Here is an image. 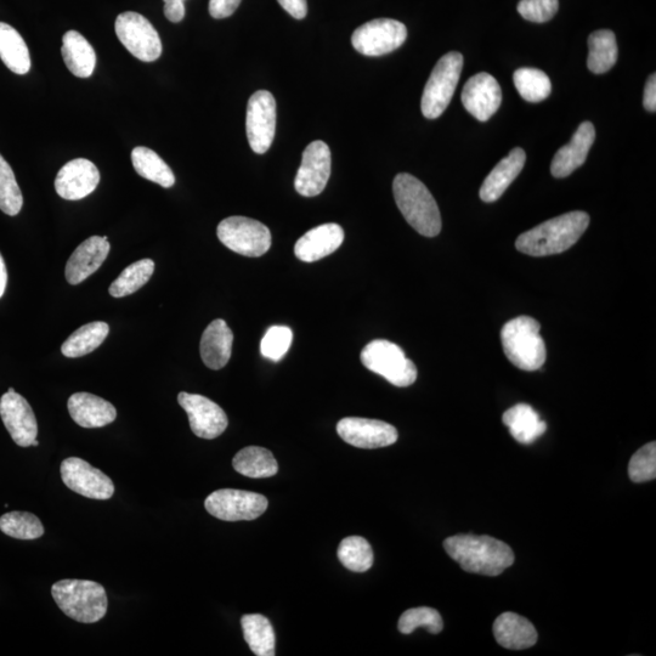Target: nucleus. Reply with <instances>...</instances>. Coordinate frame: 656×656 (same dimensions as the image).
I'll use <instances>...</instances> for the list:
<instances>
[{
    "mask_svg": "<svg viewBox=\"0 0 656 656\" xmlns=\"http://www.w3.org/2000/svg\"><path fill=\"white\" fill-rule=\"evenodd\" d=\"M446 553L467 573L499 576L514 563L512 548L490 536L461 534L444 541Z\"/></svg>",
    "mask_w": 656,
    "mask_h": 656,
    "instance_id": "nucleus-1",
    "label": "nucleus"
},
{
    "mask_svg": "<svg viewBox=\"0 0 656 656\" xmlns=\"http://www.w3.org/2000/svg\"><path fill=\"white\" fill-rule=\"evenodd\" d=\"M590 225V216L581 211L569 212L547 220L520 235L516 241L519 252L531 257H546L568 251Z\"/></svg>",
    "mask_w": 656,
    "mask_h": 656,
    "instance_id": "nucleus-2",
    "label": "nucleus"
},
{
    "mask_svg": "<svg viewBox=\"0 0 656 656\" xmlns=\"http://www.w3.org/2000/svg\"><path fill=\"white\" fill-rule=\"evenodd\" d=\"M393 192L401 214L418 234L426 237L440 234L439 207L421 180L411 174H398L394 179Z\"/></svg>",
    "mask_w": 656,
    "mask_h": 656,
    "instance_id": "nucleus-3",
    "label": "nucleus"
},
{
    "mask_svg": "<svg viewBox=\"0 0 656 656\" xmlns=\"http://www.w3.org/2000/svg\"><path fill=\"white\" fill-rule=\"evenodd\" d=\"M540 328L539 322L530 316H519L503 326V352L518 369L536 371L545 365L546 344L540 335Z\"/></svg>",
    "mask_w": 656,
    "mask_h": 656,
    "instance_id": "nucleus-4",
    "label": "nucleus"
},
{
    "mask_svg": "<svg viewBox=\"0 0 656 656\" xmlns=\"http://www.w3.org/2000/svg\"><path fill=\"white\" fill-rule=\"evenodd\" d=\"M52 596L62 613L83 624L103 619L109 605L105 588L88 580L58 581L52 587Z\"/></svg>",
    "mask_w": 656,
    "mask_h": 656,
    "instance_id": "nucleus-5",
    "label": "nucleus"
},
{
    "mask_svg": "<svg viewBox=\"0 0 656 656\" xmlns=\"http://www.w3.org/2000/svg\"><path fill=\"white\" fill-rule=\"evenodd\" d=\"M462 69L463 56L457 52L445 54L435 65L421 101L423 116L428 120H437L448 109Z\"/></svg>",
    "mask_w": 656,
    "mask_h": 656,
    "instance_id": "nucleus-6",
    "label": "nucleus"
},
{
    "mask_svg": "<svg viewBox=\"0 0 656 656\" xmlns=\"http://www.w3.org/2000/svg\"><path fill=\"white\" fill-rule=\"evenodd\" d=\"M361 363L395 387H409L417 380V369L397 344L377 339L361 352Z\"/></svg>",
    "mask_w": 656,
    "mask_h": 656,
    "instance_id": "nucleus-7",
    "label": "nucleus"
},
{
    "mask_svg": "<svg viewBox=\"0 0 656 656\" xmlns=\"http://www.w3.org/2000/svg\"><path fill=\"white\" fill-rule=\"evenodd\" d=\"M217 235L225 247L245 257H262L271 247L270 230L251 218H226L218 225Z\"/></svg>",
    "mask_w": 656,
    "mask_h": 656,
    "instance_id": "nucleus-8",
    "label": "nucleus"
},
{
    "mask_svg": "<svg viewBox=\"0 0 656 656\" xmlns=\"http://www.w3.org/2000/svg\"><path fill=\"white\" fill-rule=\"evenodd\" d=\"M116 35L128 52L144 62H154L162 55V42L154 25L133 11L118 15Z\"/></svg>",
    "mask_w": 656,
    "mask_h": 656,
    "instance_id": "nucleus-9",
    "label": "nucleus"
},
{
    "mask_svg": "<svg viewBox=\"0 0 656 656\" xmlns=\"http://www.w3.org/2000/svg\"><path fill=\"white\" fill-rule=\"evenodd\" d=\"M205 507L211 516L224 522H240L262 516L267 511L268 500L256 492L222 489L207 497Z\"/></svg>",
    "mask_w": 656,
    "mask_h": 656,
    "instance_id": "nucleus-10",
    "label": "nucleus"
},
{
    "mask_svg": "<svg viewBox=\"0 0 656 656\" xmlns=\"http://www.w3.org/2000/svg\"><path fill=\"white\" fill-rule=\"evenodd\" d=\"M407 38L404 24L392 19H377L366 22L355 30L352 44L356 52L365 56H382L393 53Z\"/></svg>",
    "mask_w": 656,
    "mask_h": 656,
    "instance_id": "nucleus-11",
    "label": "nucleus"
},
{
    "mask_svg": "<svg viewBox=\"0 0 656 656\" xmlns=\"http://www.w3.org/2000/svg\"><path fill=\"white\" fill-rule=\"evenodd\" d=\"M246 130L248 143L256 154H265L273 145L276 133V101L268 90H258L248 101Z\"/></svg>",
    "mask_w": 656,
    "mask_h": 656,
    "instance_id": "nucleus-12",
    "label": "nucleus"
},
{
    "mask_svg": "<svg viewBox=\"0 0 656 656\" xmlns=\"http://www.w3.org/2000/svg\"><path fill=\"white\" fill-rule=\"evenodd\" d=\"M61 479L67 488L88 499L110 500L115 494L112 480L82 458H66L61 463Z\"/></svg>",
    "mask_w": 656,
    "mask_h": 656,
    "instance_id": "nucleus-13",
    "label": "nucleus"
},
{
    "mask_svg": "<svg viewBox=\"0 0 656 656\" xmlns=\"http://www.w3.org/2000/svg\"><path fill=\"white\" fill-rule=\"evenodd\" d=\"M330 177V147L324 141H313L303 152L302 164L294 180V189L304 197H315L325 190Z\"/></svg>",
    "mask_w": 656,
    "mask_h": 656,
    "instance_id": "nucleus-14",
    "label": "nucleus"
},
{
    "mask_svg": "<svg viewBox=\"0 0 656 656\" xmlns=\"http://www.w3.org/2000/svg\"><path fill=\"white\" fill-rule=\"evenodd\" d=\"M337 433L359 449H380L397 443L399 434L392 424L369 418L347 417L337 424Z\"/></svg>",
    "mask_w": 656,
    "mask_h": 656,
    "instance_id": "nucleus-15",
    "label": "nucleus"
},
{
    "mask_svg": "<svg viewBox=\"0 0 656 656\" xmlns=\"http://www.w3.org/2000/svg\"><path fill=\"white\" fill-rule=\"evenodd\" d=\"M178 403L188 414L191 431L202 439H216L228 428V416L222 407L199 394L180 393Z\"/></svg>",
    "mask_w": 656,
    "mask_h": 656,
    "instance_id": "nucleus-16",
    "label": "nucleus"
},
{
    "mask_svg": "<svg viewBox=\"0 0 656 656\" xmlns=\"http://www.w3.org/2000/svg\"><path fill=\"white\" fill-rule=\"evenodd\" d=\"M0 417L15 444L21 448L32 446L38 435L35 412L14 388H9L8 393L0 399Z\"/></svg>",
    "mask_w": 656,
    "mask_h": 656,
    "instance_id": "nucleus-17",
    "label": "nucleus"
},
{
    "mask_svg": "<svg viewBox=\"0 0 656 656\" xmlns=\"http://www.w3.org/2000/svg\"><path fill=\"white\" fill-rule=\"evenodd\" d=\"M99 183L98 167L86 158H77L60 169L55 179V190L64 200L78 201L93 194Z\"/></svg>",
    "mask_w": 656,
    "mask_h": 656,
    "instance_id": "nucleus-18",
    "label": "nucleus"
},
{
    "mask_svg": "<svg viewBox=\"0 0 656 656\" xmlns=\"http://www.w3.org/2000/svg\"><path fill=\"white\" fill-rule=\"evenodd\" d=\"M502 89L495 77L482 72L469 78L462 92V104L480 122L489 121L500 109Z\"/></svg>",
    "mask_w": 656,
    "mask_h": 656,
    "instance_id": "nucleus-19",
    "label": "nucleus"
},
{
    "mask_svg": "<svg viewBox=\"0 0 656 656\" xmlns=\"http://www.w3.org/2000/svg\"><path fill=\"white\" fill-rule=\"evenodd\" d=\"M110 243L107 236H92L83 241L72 253L66 264V280L71 285L81 284L90 275L98 271L110 253Z\"/></svg>",
    "mask_w": 656,
    "mask_h": 656,
    "instance_id": "nucleus-20",
    "label": "nucleus"
},
{
    "mask_svg": "<svg viewBox=\"0 0 656 656\" xmlns=\"http://www.w3.org/2000/svg\"><path fill=\"white\" fill-rule=\"evenodd\" d=\"M595 139V126L591 122L581 123L570 143L563 146L554 155L551 164L553 177L558 179L567 178L576 169L580 168L586 162L588 152L595 143Z\"/></svg>",
    "mask_w": 656,
    "mask_h": 656,
    "instance_id": "nucleus-21",
    "label": "nucleus"
},
{
    "mask_svg": "<svg viewBox=\"0 0 656 656\" xmlns=\"http://www.w3.org/2000/svg\"><path fill=\"white\" fill-rule=\"evenodd\" d=\"M344 241L341 225L330 223L308 231L294 246L296 257L302 262L313 263L335 253Z\"/></svg>",
    "mask_w": 656,
    "mask_h": 656,
    "instance_id": "nucleus-22",
    "label": "nucleus"
},
{
    "mask_svg": "<svg viewBox=\"0 0 656 656\" xmlns=\"http://www.w3.org/2000/svg\"><path fill=\"white\" fill-rule=\"evenodd\" d=\"M67 407L72 420L83 428H103L117 417L115 406L89 393L73 394Z\"/></svg>",
    "mask_w": 656,
    "mask_h": 656,
    "instance_id": "nucleus-23",
    "label": "nucleus"
},
{
    "mask_svg": "<svg viewBox=\"0 0 656 656\" xmlns=\"http://www.w3.org/2000/svg\"><path fill=\"white\" fill-rule=\"evenodd\" d=\"M234 335L222 319L209 324L203 332L200 352L203 363L211 370H222L233 353Z\"/></svg>",
    "mask_w": 656,
    "mask_h": 656,
    "instance_id": "nucleus-24",
    "label": "nucleus"
},
{
    "mask_svg": "<svg viewBox=\"0 0 656 656\" xmlns=\"http://www.w3.org/2000/svg\"><path fill=\"white\" fill-rule=\"evenodd\" d=\"M525 161H527L525 151L520 147L513 149L510 155L503 158L484 180L479 192L480 199L486 203L499 200L523 171Z\"/></svg>",
    "mask_w": 656,
    "mask_h": 656,
    "instance_id": "nucleus-25",
    "label": "nucleus"
},
{
    "mask_svg": "<svg viewBox=\"0 0 656 656\" xmlns=\"http://www.w3.org/2000/svg\"><path fill=\"white\" fill-rule=\"evenodd\" d=\"M494 636L501 647L524 650L534 647L537 631L528 619L516 613H503L494 622Z\"/></svg>",
    "mask_w": 656,
    "mask_h": 656,
    "instance_id": "nucleus-26",
    "label": "nucleus"
},
{
    "mask_svg": "<svg viewBox=\"0 0 656 656\" xmlns=\"http://www.w3.org/2000/svg\"><path fill=\"white\" fill-rule=\"evenodd\" d=\"M514 440L524 445L533 444L547 431L546 422L528 404H518L507 410L502 417Z\"/></svg>",
    "mask_w": 656,
    "mask_h": 656,
    "instance_id": "nucleus-27",
    "label": "nucleus"
},
{
    "mask_svg": "<svg viewBox=\"0 0 656 656\" xmlns=\"http://www.w3.org/2000/svg\"><path fill=\"white\" fill-rule=\"evenodd\" d=\"M62 58L67 69L79 78L93 75L96 66V54L92 45L77 31L66 32L62 37Z\"/></svg>",
    "mask_w": 656,
    "mask_h": 656,
    "instance_id": "nucleus-28",
    "label": "nucleus"
},
{
    "mask_svg": "<svg viewBox=\"0 0 656 656\" xmlns=\"http://www.w3.org/2000/svg\"><path fill=\"white\" fill-rule=\"evenodd\" d=\"M0 59L16 75L31 70V55L20 33L5 22H0Z\"/></svg>",
    "mask_w": 656,
    "mask_h": 656,
    "instance_id": "nucleus-29",
    "label": "nucleus"
},
{
    "mask_svg": "<svg viewBox=\"0 0 656 656\" xmlns=\"http://www.w3.org/2000/svg\"><path fill=\"white\" fill-rule=\"evenodd\" d=\"M233 466L237 473L253 479L274 477L279 472L274 455L259 446H248L237 452Z\"/></svg>",
    "mask_w": 656,
    "mask_h": 656,
    "instance_id": "nucleus-30",
    "label": "nucleus"
},
{
    "mask_svg": "<svg viewBox=\"0 0 656 656\" xmlns=\"http://www.w3.org/2000/svg\"><path fill=\"white\" fill-rule=\"evenodd\" d=\"M110 326L103 321L90 322L79 327L76 332L62 344L61 353L66 358H81L98 349L109 336Z\"/></svg>",
    "mask_w": 656,
    "mask_h": 656,
    "instance_id": "nucleus-31",
    "label": "nucleus"
},
{
    "mask_svg": "<svg viewBox=\"0 0 656 656\" xmlns=\"http://www.w3.org/2000/svg\"><path fill=\"white\" fill-rule=\"evenodd\" d=\"M132 163L141 178L161 185L164 189L172 188L175 177L171 167L149 147L138 146L132 151Z\"/></svg>",
    "mask_w": 656,
    "mask_h": 656,
    "instance_id": "nucleus-32",
    "label": "nucleus"
},
{
    "mask_svg": "<svg viewBox=\"0 0 656 656\" xmlns=\"http://www.w3.org/2000/svg\"><path fill=\"white\" fill-rule=\"evenodd\" d=\"M588 49H590L587 59L588 70L596 75H603L613 69L619 54L614 32L601 30L591 33L588 38Z\"/></svg>",
    "mask_w": 656,
    "mask_h": 656,
    "instance_id": "nucleus-33",
    "label": "nucleus"
},
{
    "mask_svg": "<svg viewBox=\"0 0 656 656\" xmlns=\"http://www.w3.org/2000/svg\"><path fill=\"white\" fill-rule=\"evenodd\" d=\"M241 626L243 637H245L254 655H275V632L270 621L264 615H243Z\"/></svg>",
    "mask_w": 656,
    "mask_h": 656,
    "instance_id": "nucleus-34",
    "label": "nucleus"
},
{
    "mask_svg": "<svg viewBox=\"0 0 656 656\" xmlns=\"http://www.w3.org/2000/svg\"><path fill=\"white\" fill-rule=\"evenodd\" d=\"M154 271L155 263L151 259H141L129 265L110 286L111 296L113 298H123L139 291L141 287H144L150 281Z\"/></svg>",
    "mask_w": 656,
    "mask_h": 656,
    "instance_id": "nucleus-35",
    "label": "nucleus"
},
{
    "mask_svg": "<svg viewBox=\"0 0 656 656\" xmlns=\"http://www.w3.org/2000/svg\"><path fill=\"white\" fill-rule=\"evenodd\" d=\"M338 559L350 571L365 573L373 564L372 548L361 536H350L338 547Z\"/></svg>",
    "mask_w": 656,
    "mask_h": 656,
    "instance_id": "nucleus-36",
    "label": "nucleus"
},
{
    "mask_svg": "<svg viewBox=\"0 0 656 656\" xmlns=\"http://www.w3.org/2000/svg\"><path fill=\"white\" fill-rule=\"evenodd\" d=\"M513 81L520 96L529 103H541L552 92L550 78L537 69H519L514 72Z\"/></svg>",
    "mask_w": 656,
    "mask_h": 656,
    "instance_id": "nucleus-37",
    "label": "nucleus"
},
{
    "mask_svg": "<svg viewBox=\"0 0 656 656\" xmlns=\"http://www.w3.org/2000/svg\"><path fill=\"white\" fill-rule=\"evenodd\" d=\"M0 530L5 535L19 540H36L44 535V527L35 514L10 512L0 517Z\"/></svg>",
    "mask_w": 656,
    "mask_h": 656,
    "instance_id": "nucleus-38",
    "label": "nucleus"
},
{
    "mask_svg": "<svg viewBox=\"0 0 656 656\" xmlns=\"http://www.w3.org/2000/svg\"><path fill=\"white\" fill-rule=\"evenodd\" d=\"M24 206V197L13 168L0 155V211L10 217L18 216Z\"/></svg>",
    "mask_w": 656,
    "mask_h": 656,
    "instance_id": "nucleus-39",
    "label": "nucleus"
},
{
    "mask_svg": "<svg viewBox=\"0 0 656 656\" xmlns=\"http://www.w3.org/2000/svg\"><path fill=\"white\" fill-rule=\"evenodd\" d=\"M418 627H426L433 635H438L444 629V621L438 610L432 608L421 607L406 610L399 619V631L404 635H410Z\"/></svg>",
    "mask_w": 656,
    "mask_h": 656,
    "instance_id": "nucleus-40",
    "label": "nucleus"
},
{
    "mask_svg": "<svg viewBox=\"0 0 656 656\" xmlns=\"http://www.w3.org/2000/svg\"><path fill=\"white\" fill-rule=\"evenodd\" d=\"M293 332L290 327H270L260 343V352L264 358L271 361H280L291 348Z\"/></svg>",
    "mask_w": 656,
    "mask_h": 656,
    "instance_id": "nucleus-41",
    "label": "nucleus"
},
{
    "mask_svg": "<svg viewBox=\"0 0 656 656\" xmlns=\"http://www.w3.org/2000/svg\"><path fill=\"white\" fill-rule=\"evenodd\" d=\"M629 477L633 483H646L656 478V444L649 443L632 456Z\"/></svg>",
    "mask_w": 656,
    "mask_h": 656,
    "instance_id": "nucleus-42",
    "label": "nucleus"
},
{
    "mask_svg": "<svg viewBox=\"0 0 656 656\" xmlns=\"http://www.w3.org/2000/svg\"><path fill=\"white\" fill-rule=\"evenodd\" d=\"M558 8V0H520L517 10L525 20L544 24L554 18Z\"/></svg>",
    "mask_w": 656,
    "mask_h": 656,
    "instance_id": "nucleus-43",
    "label": "nucleus"
},
{
    "mask_svg": "<svg viewBox=\"0 0 656 656\" xmlns=\"http://www.w3.org/2000/svg\"><path fill=\"white\" fill-rule=\"evenodd\" d=\"M241 0H209V14L214 19H226L233 15Z\"/></svg>",
    "mask_w": 656,
    "mask_h": 656,
    "instance_id": "nucleus-44",
    "label": "nucleus"
},
{
    "mask_svg": "<svg viewBox=\"0 0 656 656\" xmlns=\"http://www.w3.org/2000/svg\"><path fill=\"white\" fill-rule=\"evenodd\" d=\"M294 19L302 20L308 14L307 0H277Z\"/></svg>",
    "mask_w": 656,
    "mask_h": 656,
    "instance_id": "nucleus-45",
    "label": "nucleus"
},
{
    "mask_svg": "<svg viewBox=\"0 0 656 656\" xmlns=\"http://www.w3.org/2000/svg\"><path fill=\"white\" fill-rule=\"evenodd\" d=\"M643 105L646 107V110L649 112H655L656 110V76L652 75L649 77L644 88V98Z\"/></svg>",
    "mask_w": 656,
    "mask_h": 656,
    "instance_id": "nucleus-46",
    "label": "nucleus"
},
{
    "mask_svg": "<svg viewBox=\"0 0 656 656\" xmlns=\"http://www.w3.org/2000/svg\"><path fill=\"white\" fill-rule=\"evenodd\" d=\"M163 11L166 18L173 22V24H178V22L183 21L185 18L184 4L164 3Z\"/></svg>",
    "mask_w": 656,
    "mask_h": 656,
    "instance_id": "nucleus-47",
    "label": "nucleus"
},
{
    "mask_svg": "<svg viewBox=\"0 0 656 656\" xmlns=\"http://www.w3.org/2000/svg\"><path fill=\"white\" fill-rule=\"evenodd\" d=\"M8 284V273H7V267H5V262L2 257V254H0V298L3 297V294L5 293V288H7Z\"/></svg>",
    "mask_w": 656,
    "mask_h": 656,
    "instance_id": "nucleus-48",
    "label": "nucleus"
},
{
    "mask_svg": "<svg viewBox=\"0 0 656 656\" xmlns=\"http://www.w3.org/2000/svg\"><path fill=\"white\" fill-rule=\"evenodd\" d=\"M164 3L184 4V0H163Z\"/></svg>",
    "mask_w": 656,
    "mask_h": 656,
    "instance_id": "nucleus-49",
    "label": "nucleus"
},
{
    "mask_svg": "<svg viewBox=\"0 0 656 656\" xmlns=\"http://www.w3.org/2000/svg\"><path fill=\"white\" fill-rule=\"evenodd\" d=\"M32 445H33V446H38V445H39V441L36 439L35 441H33V444H32Z\"/></svg>",
    "mask_w": 656,
    "mask_h": 656,
    "instance_id": "nucleus-50",
    "label": "nucleus"
}]
</instances>
